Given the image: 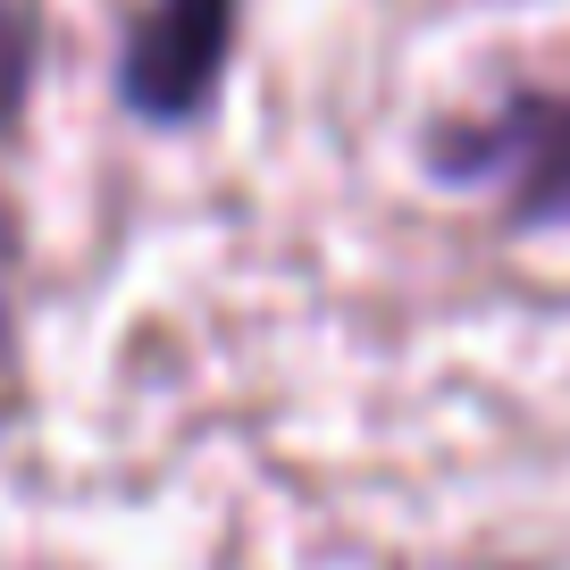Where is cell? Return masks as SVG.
Returning <instances> with one entry per match:
<instances>
[{
    "instance_id": "cell-1",
    "label": "cell",
    "mask_w": 570,
    "mask_h": 570,
    "mask_svg": "<svg viewBox=\"0 0 570 570\" xmlns=\"http://www.w3.org/2000/svg\"><path fill=\"white\" fill-rule=\"evenodd\" d=\"M227 26L235 0H151V18L126 42V101L142 118H185L227 59Z\"/></svg>"
},
{
    "instance_id": "cell-2",
    "label": "cell",
    "mask_w": 570,
    "mask_h": 570,
    "mask_svg": "<svg viewBox=\"0 0 570 570\" xmlns=\"http://www.w3.org/2000/svg\"><path fill=\"white\" fill-rule=\"evenodd\" d=\"M520 210L529 218H570V109L537 135V160L520 177Z\"/></svg>"
},
{
    "instance_id": "cell-3",
    "label": "cell",
    "mask_w": 570,
    "mask_h": 570,
    "mask_svg": "<svg viewBox=\"0 0 570 570\" xmlns=\"http://www.w3.org/2000/svg\"><path fill=\"white\" fill-rule=\"evenodd\" d=\"M26 76H35V26H26V9H18V0H0V126L18 118Z\"/></svg>"
}]
</instances>
